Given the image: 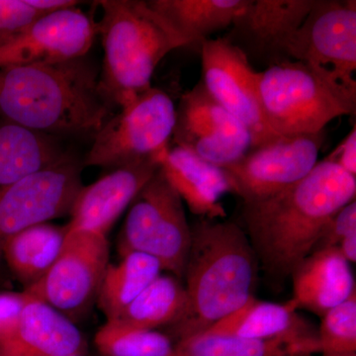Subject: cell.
Masks as SVG:
<instances>
[{
  "mask_svg": "<svg viewBox=\"0 0 356 356\" xmlns=\"http://www.w3.org/2000/svg\"><path fill=\"white\" fill-rule=\"evenodd\" d=\"M355 194L356 177L322 161L291 186L243 203L245 234L269 277H291L313 252L325 222L355 200Z\"/></svg>",
  "mask_w": 356,
  "mask_h": 356,
  "instance_id": "obj_1",
  "label": "cell"
},
{
  "mask_svg": "<svg viewBox=\"0 0 356 356\" xmlns=\"http://www.w3.org/2000/svg\"><path fill=\"white\" fill-rule=\"evenodd\" d=\"M92 60L0 69V118L57 138L95 139L117 109L103 95Z\"/></svg>",
  "mask_w": 356,
  "mask_h": 356,
  "instance_id": "obj_2",
  "label": "cell"
},
{
  "mask_svg": "<svg viewBox=\"0 0 356 356\" xmlns=\"http://www.w3.org/2000/svg\"><path fill=\"white\" fill-rule=\"evenodd\" d=\"M257 261L247 234L236 222L204 219L191 227L185 266L186 305L170 327L175 343L197 336L254 297Z\"/></svg>",
  "mask_w": 356,
  "mask_h": 356,
  "instance_id": "obj_3",
  "label": "cell"
},
{
  "mask_svg": "<svg viewBox=\"0 0 356 356\" xmlns=\"http://www.w3.org/2000/svg\"><path fill=\"white\" fill-rule=\"evenodd\" d=\"M103 65L99 86L118 110L151 88L152 79L166 55L186 43L147 1L102 0Z\"/></svg>",
  "mask_w": 356,
  "mask_h": 356,
  "instance_id": "obj_4",
  "label": "cell"
},
{
  "mask_svg": "<svg viewBox=\"0 0 356 356\" xmlns=\"http://www.w3.org/2000/svg\"><path fill=\"white\" fill-rule=\"evenodd\" d=\"M257 84L267 124L277 136L321 133L334 119L355 114L356 99L298 60L268 65Z\"/></svg>",
  "mask_w": 356,
  "mask_h": 356,
  "instance_id": "obj_5",
  "label": "cell"
},
{
  "mask_svg": "<svg viewBox=\"0 0 356 356\" xmlns=\"http://www.w3.org/2000/svg\"><path fill=\"white\" fill-rule=\"evenodd\" d=\"M177 106L170 95L154 88L118 109L93 139L84 165L119 168L156 159L170 146Z\"/></svg>",
  "mask_w": 356,
  "mask_h": 356,
  "instance_id": "obj_6",
  "label": "cell"
},
{
  "mask_svg": "<svg viewBox=\"0 0 356 356\" xmlns=\"http://www.w3.org/2000/svg\"><path fill=\"white\" fill-rule=\"evenodd\" d=\"M191 245L184 202L159 170L131 204L121 233V255H149L163 270L181 278Z\"/></svg>",
  "mask_w": 356,
  "mask_h": 356,
  "instance_id": "obj_7",
  "label": "cell"
},
{
  "mask_svg": "<svg viewBox=\"0 0 356 356\" xmlns=\"http://www.w3.org/2000/svg\"><path fill=\"white\" fill-rule=\"evenodd\" d=\"M286 56L356 99L355 0H316L288 42Z\"/></svg>",
  "mask_w": 356,
  "mask_h": 356,
  "instance_id": "obj_8",
  "label": "cell"
},
{
  "mask_svg": "<svg viewBox=\"0 0 356 356\" xmlns=\"http://www.w3.org/2000/svg\"><path fill=\"white\" fill-rule=\"evenodd\" d=\"M83 188L81 165L67 153L53 165L0 188V259L11 236L70 214Z\"/></svg>",
  "mask_w": 356,
  "mask_h": 356,
  "instance_id": "obj_9",
  "label": "cell"
},
{
  "mask_svg": "<svg viewBox=\"0 0 356 356\" xmlns=\"http://www.w3.org/2000/svg\"><path fill=\"white\" fill-rule=\"evenodd\" d=\"M324 131L311 135L278 136L250 149L224 168L243 203L261 200L303 179L318 163Z\"/></svg>",
  "mask_w": 356,
  "mask_h": 356,
  "instance_id": "obj_10",
  "label": "cell"
},
{
  "mask_svg": "<svg viewBox=\"0 0 356 356\" xmlns=\"http://www.w3.org/2000/svg\"><path fill=\"white\" fill-rule=\"evenodd\" d=\"M108 261L106 236L67 231L64 247L53 266L25 291L67 317L81 312L96 298Z\"/></svg>",
  "mask_w": 356,
  "mask_h": 356,
  "instance_id": "obj_11",
  "label": "cell"
},
{
  "mask_svg": "<svg viewBox=\"0 0 356 356\" xmlns=\"http://www.w3.org/2000/svg\"><path fill=\"white\" fill-rule=\"evenodd\" d=\"M202 83L210 95L248 129L252 149L278 137L269 128L259 91V72L226 37L201 44Z\"/></svg>",
  "mask_w": 356,
  "mask_h": 356,
  "instance_id": "obj_12",
  "label": "cell"
},
{
  "mask_svg": "<svg viewBox=\"0 0 356 356\" xmlns=\"http://www.w3.org/2000/svg\"><path fill=\"white\" fill-rule=\"evenodd\" d=\"M172 140L175 146L220 168L236 163L252 146L248 129L210 95L202 81L180 98Z\"/></svg>",
  "mask_w": 356,
  "mask_h": 356,
  "instance_id": "obj_13",
  "label": "cell"
},
{
  "mask_svg": "<svg viewBox=\"0 0 356 356\" xmlns=\"http://www.w3.org/2000/svg\"><path fill=\"white\" fill-rule=\"evenodd\" d=\"M97 33L90 16L76 7L44 14L0 41V69L55 64L86 56Z\"/></svg>",
  "mask_w": 356,
  "mask_h": 356,
  "instance_id": "obj_14",
  "label": "cell"
},
{
  "mask_svg": "<svg viewBox=\"0 0 356 356\" xmlns=\"http://www.w3.org/2000/svg\"><path fill=\"white\" fill-rule=\"evenodd\" d=\"M316 0H248L226 38L248 58L288 60L286 46L310 13Z\"/></svg>",
  "mask_w": 356,
  "mask_h": 356,
  "instance_id": "obj_15",
  "label": "cell"
},
{
  "mask_svg": "<svg viewBox=\"0 0 356 356\" xmlns=\"http://www.w3.org/2000/svg\"><path fill=\"white\" fill-rule=\"evenodd\" d=\"M159 170L156 159L134 161L83 186L72 210L67 231H84L106 236L114 222Z\"/></svg>",
  "mask_w": 356,
  "mask_h": 356,
  "instance_id": "obj_16",
  "label": "cell"
},
{
  "mask_svg": "<svg viewBox=\"0 0 356 356\" xmlns=\"http://www.w3.org/2000/svg\"><path fill=\"white\" fill-rule=\"evenodd\" d=\"M158 161L166 181L193 214L208 220L227 216L221 197L227 193L236 195V189L224 168L175 145L163 152Z\"/></svg>",
  "mask_w": 356,
  "mask_h": 356,
  "instance_id": "obj_17",
  "label": "cell"
},
{
  "mask_svg": "<svg viewBox=\"0 0 356 356\" xmlns=\"http://www.w3.org/2000/svg\"><path fill=\"white\" fill-rule=\"evenodd\" d=\"M86 351V339L69 317L31 295L13 336L0 344V356H83Z\"/></svg>",
  "mask_w": 356,
  "mask_h": 356,
  "instance_id": "obj_18",
  "label": "cell"
},
{
  "mask_svg": "<svg viewBox=\"0 0 356 356\" xmlns=\"http://www.w3.org/2000/svg\"><path fill=\"white\" fill-rule=\"evenodd\" d=\"M203 334L261 341L318 343L317 330L300 315L292 300L286 303H273L254 296Z\"/></svg>",
  "mask_w": 356,
  "mask_h": 356,
  "instance_id": "obj_19",
  "label": "cell"
},
{
  "mask_svg": "<svg viewBox=\"0 0 356 356\" xmlns=\"http://www.w3.org/2000/svg\"><path fill=\"white\" fill-rule=\"evenodd\" d=\"M295 305L323 317L356 291L350 264L337 248L312 252L293 271Z\"/></svg>",
  "mask_w": 356,
  "mask_h": 356,
  "instance_id": "obj_20",
  "label": "cell"
},
{
  "mask_svg": "<svg viewBox=\"0 0 356 356\" xmlns=\"http://www.w3.org/2000/svg\"><path fill=\"white\" fill-rule=\"evenodd\" d=\"M147 4L180 35L186 47L231 27L248 0H149Z\"/></svg>",
  "mask_w": 356,
  "mask_h": 356,
  "instance_id": "obj_21",
  "label": "cell"
},
{
  "mask_svg": "<svg viewBox=\"0 0 356 356\" xmlns=\"http://www.w3.org/2000/svg\"><path fill=\"white\" fill-rule=\"evenodd\" d=\"M65 154L57 138L0 118V188L48 168Z\"/></svg>",
  "mask_w": 356,
  "mask_h": 356,
  "instance_id": "obj_22",
  "label": "cell"
},
{
  "mask_svg": "<svg viewBox=\"0 0 356 356\" xmlns=\"http://www.w3.org/2000/svg\"><path fill=\"white\" fill-rule=\"evenodd\" d=\"M67 232V227L41 222L4 243L2 257L25 288L41 280L53 266L64 247Z\"/></svg>",
  "mask_w": 356,
  "mask_h": 356,
  "instance_id": "obj_23",
  "label": "cell"
},
{
  "mask_svg": "<svg viewBox=\"0 0 356 356\" xmlns=\"http://www.w3.org/2000/svg\"><path fill=\"white\" fill-rule=\"evenodd\" d=\"M161 271L156 259L142 252H127L118 264H108L96 296L107 321L116 320Z\"/></svg>",
  "mask_w": 356,
  "mask_h": 356,
  "instance_id": "obj_24",
  "label": "cell"
},
{
  "mask_svg": "<svg viewBox=\"0 0 356 356\" xmlns=\"http://www.w3.org/2000/svg\"><path fill=\"white\" fill-rule=\"evenodd\" d=\"M186 305L184 285L175 276L159 275L116 320L142 330L172 327Z\"/></svg>",
  "mask_w": 356,
  "mask_h": 356,
  "instance_id": "obj_25",
  "label": "cell"
},
{
  "mask_svg": "<svg viewBox=\"0 0 356 356\" xmlns=\"http://www.w3.org/2000/svg\"><path fill=\"white\" fill-rule=\"evenodd\" d=\"M321 353L318 343L261 341L201 334L175 343V356H312Z\"/></svg>",
  "mask_w": 356,
  "mask_h": 356,
  "instance_id": "obj_26",
  "label": "cell"
},
{
  "mask_svg": "<svg viewBox=\"0 0 356 356\" xmlns=\"http://www.w3.org/2000/svg\"><path fill=\"white\" fill-rule=\"evenodd\" d=\"M95 343L104 356H175V343L168 334L120 320L107 321L96 332Z\"/></svg>",
  "mask_w": 356,
  "mask_h": 356,
  "instance_id": "obj_27",
  "label": "cell"
},
{
  "mask_svg": "<svg viewBox=\"0 0 356 356\" xmlns=\"http://www.w3.org/2000/svg\"><path fill=\"white\" fill-rule=\"evenodd\" d=\"M318 337L321 353H356V291L323 316Z\"/></svg>",
  "mask_w": 356,
  "mask_h": 356,
  "instance_id": "obj_28",
  "label": "cell"
},
{
  "mask_svg": "<svg viewBox=\"0 0 356 356\" xmlns=\"http://www.w3.org/2000/svg\"><path fill=\"white\" fill-rule=\"evenodd\" d=\"M356 232V201H351L337 211L321 232L314 252L325 248H337L346 236Z\"/></svg>",
  "mask_w": 356,
  "mask_h": 356,
  "instance_id": "obj_29",
  "label": "cell"
},
{
  "mask_svg": "<svg viewBox=\"0 0 356 356\" xmlns=\"http://www.w3.org/2000/svg\"><path fill=\"white\" fill-rule=\"evenodd\" d=\"M40 16L26 0H0V41L20 32Z\"/></svg>",
  "mask_w": 356,
  "mask_h": 356,
  "instance_id": "obj_30",
  "label": "cell"
},
{
  "mask_svg": "<svg viewBox=\"0 0 356 356\" xmlns=\"http://www.w3.org/2000/svg\"><path fill=\"white\" fill-rule=\"evenodd\" d=\"M27 292H0V344L13 336L24 307L29 301Z\"/></svg>",
  "mask_w": 356,
  "mask_h": 356,
  "instance_id": "obj_31",
  "label": "cell"
},
{
  "mask_svg": "<svg viewBox=\"0 0 356 356\" xmlns=\"http://www.w3.org/2000/svg\"><path fill=\"white\" fill-rule=\"evenodd\" d=\"M323 161L331 163L344 172L356 177V128L353 125L350 132Z\"/></svg>",
  "mask_w": 356,
  "mask_h": 356,
  "instance_id": "obj_32",
  "label": "cell"
},
{
  "mask_svg": "<svg viewBox=\"0 0 356 356\" xmlns=\"http://www.w3.org/2000/svg\"><path fill=\"white\" fill-rule=\"evenodd\" d=\"M26 1L42 15L70 8V7H76L79 3L74 0H26Z\"/></svg>",
  "mask_w": 356,
  "mask_h": 356,
  "instance_id": "obj_33",
  "label": "cell"
},
{
  "mask_svg": "<svg viewBox=\"0 0 356 356\" xmlns=\"http://www.w3.org/2000/svg\"><path fill=\"white\" fill-rule=\"evenodd\" d=\"M337 250L341 257L346 259L348 264H355L356 261V232L350 234L341 241L337 245Z\"/></svg>",
  "mask_w": 356,
  "mask_h": 356,
  "instance_id": "obj_34",
  "label": "cell"
},
{
  "mask_svg": "<svg viewBox=\"0 0 356 356\" xmlns=\"http://www.w3.org/2000/svg\"><path fill=\"white\" fill-rule=\"evenodd\" d=\"M320 356H356V353H320ZM314 356V355H312Z\"/></svg>",
  "mask_w": 356,
  "mask_h": 356,
  "instance_id": "obj_35",
  "label": "cell"
},
{
  "mask_svg": "<svg viewBox=\"0 0 356 356\" xmlns=\"http://www.w3.org/2000/svg\"><path fill=\"white\" fill-rule=\"evenodd\" d=\"M63 356H76V355H63Z\"/></svg>",
  "mask_w": 356,
  "mask_h": 356,
  "instance_id": "obj_36",
  "label": "cell"
}]
</instances>
